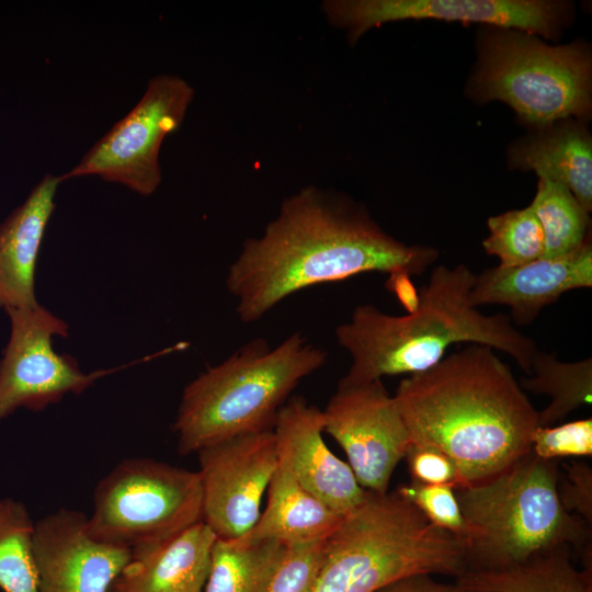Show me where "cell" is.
I'll use <instances>...</instances> for the list:
<instances>
[{
    "mask_svg": "<svg viewBox=\"0 0 592 592\" xmlns=\"http://www.w3.org/2000/svg\"><path fill=\"white\" fill-rule=\"evenodd\" d=\"M439 254L394 238L351 198L311 186L287 197L261 237L243 242L226 286L250 323L300 289L366 272L408 280Z\"/></svg>",
    "mask_w": 592,
    "mask_h": 592,
    "instance_id": "obj_1",
    "label": "cell"
},
{
    "mask_svg": "<svg viewBox=\"0 0 592 592\" xmlns=\"http://www.w3.org/2000/svg\"><path fill=\"white\" fill-rule=\"evenodd\" d=\"M395 399L410 444L444 453L456 489L505 471L531 452L538 411L493 349L469 344L402 379Z\"/></svg>",
    "mask_w": 592,
    "mask_h": 592,
    "instance_id": "obj_2",
    "label": "cell"
},
{
    "mask_svg": "<svg viewBox=\"0 0 592 592\" xmlns=\"http://www.w3.org/2000/svg\"><path fill=\"white\" fill-rule=\"evenodd\" d=\"M476 274L465 264H441L403 316L388 315L372 304L357 305L348 322L337 327L339 344L351 355L343 384H363L384 376L417 374L437 364L457 343L481 344L510 355L530 375L538 350L509 316L485 315L469 298Z\"/></svg>",
    "mask_w": 592,
    "mask_h": 592,
    "instance_id": "obj_3",
    "label": "cell"
},
{
    "mask_svg": "<svg viewBox=\"0 0 592 592\" xmlns=\"http://www.w3.org/2000/svg\"><path fill=\"white\" fill-rule=\"evenodd\" d=\"M559 474L557 460L531 451L491 480L455 489L467 570L508 568L563 545L592 556L591 526L562 506Z\"/></svg>",
    "mask_w": 592,
    "mask_h": 592,
    "instance_id": "obj_4",
    "label": "cell"
},
{
    "mask_svg": "<svg viewBox=\"0 0 592 592\" xmlns=\"http://www.w3.org/2000/svg\"><path fill=\"white\" fill-rule=\"evenodd\" d=\"M327 353L299 332L271 348L261 338L207 367L183 389L172 425L181 455L248 433L273 430L280 409Z\"/></svg>",
    "mask_w": 592,
    "mask_h": 592,
    "instance_id": "obj_5",
    "label": "cell"
},
{
    "mask_svg": "<svg viewBox=\"0 0 592 592\" xmlns=\"http://www.w3.org/2000/svg\"><path fill=\"white\" fill-rule=\"evenodd\" d=\"M462 540L433 525L398 491H367L327 539L312 592H376L413 574L459 577Z\"/></svg>",
    "mask_w": 592,
    "mask_h": 592,
    "instance_id": "obj_6",
    "label": "cell"
},
{
    "mask_svg": "<svg viewBox=\"0 0 592 592\" xmlns=\"http://www.w3.org/2000/svg\"><path fill=\"white\" fill-rule=\"evenodd\" d=\"M465 94L476 103L509 105L528 129L592 115V52L576 39L551 45L516 29L481 25Z\"/></svg>",
    "mask_w": 592,
    "mask_h": 592,
    "instance_id": "obj_7",
    "label": "cell"
},
{
    "mask_svg": "<svg viewBox=\"0 0 592 592\" xmlns=\"http://www.w3.org/2000/svg\"><path fill=\"white\" fill-rule=\"evenodd\" d=\"M202 516L198 471L137 457L118 463L99 481L87 528L95 539L133 553L167 540Z\"/></svg>",
    "mask_w": 592,
    "mask_h": 592,
    "instance_id": "obj_8",
    "label": "cell"
},
{
    "mask_svg": "<svg viewBox=\"0 0 592 592\" xmlns=\"http://www.w3.org/2000/svg\"><path fill=\"white\" fill-rule=\"evenodd\" d=\"M193 87L177 75L152 77L137 104L105 133L61 182L95 175L148 196L162 180L159 152L164 138L182 124Z\"/></svg>",
    "mask_w": 592,
    "mask_h": 592,
    "instance_id": "obj_9",
    "label": "cell"
},
{
    "mask_svg": "<svg viewBox=\"0 0 592 592\" xmlns=\"http://www.w3.org/2000/svg\"><path fill=\"white\" fill-rule=\"evenodd\" d=\"M5 311L11 333L0 361V421L21 407L43 411L122 368L84 373L73 357L57 353L53 339L67 337L68 325L39 304Z\"/></svg>",
    "mask_w": 592,
    "mask_h": 592,
    "instance_id": "obj_10",
    "label": "cell"
},
{
    "mask_svg": "<svg viewBox=\"0 0 592 592\" xmlns=\"http://www.w3.org/2000/svg\"><path fill=\"white\" fill-rule=\"evenodd\" d=\"M322 10L351 44L373 27L407 20L516 29L558 42L574 14L561 0H329Z\"/></svg>",
    "mask_w": 592,
    "mask_h": 592,
    "instance_id": "obj_11",
    "label": "cell"
},
{
    "mask_svg": "<svg viewBox=\"0 0 592 592\" xmlns=\"http://www.w3.org/2000/svg\"><path fill=\"white\" fill-rule=\"evenodd\" d=\"M322 417L323 432L343 448L358 483L367 491L388 492L410 439L396 399L382 379L352 385L339 382Z\"/></svg>",
    "mask_w": 592,
    "mask_h": 592,
    "instance_id": "obj_12",
    "label": "cell"
},
{
    "mask_svg": "<svg viewBox=\"0 0 592 592\" xmlns=\"http://www.w3.org/2000/svg\"><path fill=\"white\" fill-rule=\"evenodd\" d=\"M202 520L217 538L237 539L257 523L261 501L278 465L273 430L238 435L197 452Z\"/></svg>",
    "mask_w": 592,
    "mask_h": 592,
    "instance_id": "obj_13",
    "label": "cell"
},
{
    "mask_svg": "<svg viewBox=\"0 0 592 592\" xmlns=\"http://www.w3.org/2000/svg\"><path fill=\"white\" fill-rule=\"evenodd\" d=\"M33 551L37 592H110L132 558L92 537L87 516L65 508L35 523Z\"/></svg>",
    "mask_w": 592,
    "mask_h": 592,
    "instance_id": "obj_14",
    "label": "cell"
},
{
    "mask_svg": "<svg viewBox=\"0 0 592 592\" xmlns=\"http://www.w3.org/2000/svg\"><path fill=\"white\" fill-rule=\"evenodd\" d=\"M273 432L278 460L306 490L340 515L363 502L367 490L322 439V410L303 397H293L277 412Z\"/></svg>",
    "mask_w": 592,
    "mask_h": 592,
    "instance_id": "obj_15",
    "label": "cell"
},
{
    "mask_svg": "<svg viewBox=\"0 0 592 592\" xmlns=\"http://www.w3.org/2000/svg\"><path fill=\"white\" fill-rule=\"evenodd\" d=\"M592 286L591 236L574 251L558 258H540L517 266H493L476 274L470 301L504 305L511 320L531 323L539 311L563 293Z\"/></svg>",
    "mask_w": 592,
    "mask_h": 592,
    "instance_id": "obj_16",
    "label": "cell"
},
{
    "mask_svg": "<svg viewBox=\"0 0 592 592\" xmlns=\"http://www.w3.org/2000/svg\"><path fill=\"white\" fill-rule=\"evenodd\" d=\"M510 170L532 171L566 186L592 210V136L588 123L568 117L532 128L508 147Z\"/></svg>",
    "mask_w": 592,
    "mask_h": 592,
    "instance_id": "obj_17",
    "label": "cell"
},
{
    "mask_svg": "<svg viewBox=\"0 0 592 592\" xmlns=\"http://www.w3.org/2000/svg\"><path fill=\"white\" fill-rule=\"evenodd\" d=\"M59 175L47 173L0 225V307L29 308L35 297V269L49 219L55 210Z\"/></svg>",
    "mask_w": 592,
    "mask_h": 592,
    "instance_id": "obj_18",
    "label": "cell"
},
{
    "mask_svg": "<svg viewBox=\"0 0 592 592\" xmlns=\"http://www.w3.org/2000/svg\"><path fill=\"white\" fill-rule=\"evenodd\" d=\"M216 538L202 520L162 543L135 550L113 587L118 592H202Z\"/></svg>",
    "mask_w": 592,
    "mask_h": 592,
    "instance_id": "obj_19",
    "label": "cell"
},
{
    "mask_svg": "<svg viewBox=\"0 0 592 592\" xmlns=\"http://www.w3.org/2000/svg\"><path fill=\"white\" fill-rule=\"evenodd\" d=\"M344 515L306 490L289 468L278 465L267 487V502L246 540L274 539L285 545L329 538Z\"/></svg>",
    "mask_w": 592,
    "mask_h": 592,
    "instance_id": "obj_20",
    "label": "cell"
},
{
    "mask_svg": "<svg viewBox=\"0 0 592 592\" xmlns=\"http://www.w3.org/2000/svg\"><path fill=\"white\" fill-rule=\"evenodd\" d=\"M563 545L499 570L465 571L455 583L466 592H592V567L576 568Z\"/></svg>",
    "mask_w": 592,
    "mask_h": 592,
    "instance_id": "obj_21",
    "label": "cell"
},
{
    "mask_svg": "<svg viewBox=\"0 0 592 592\" xmlns=\"http://www.w3.org/2000/svg\"><path fill=\"white\" fill-rule=\"evenodd\" d=\"M285 550L274 539L216 538L202 592H266Z\"/></svg>",
    "mask_w": 592,
    "mask_h": 592,
    "instance_id": "obj_22",
    "label": "cell"
},
{
    "mask_svg": "<svg viewBox=\"0 0 592 592\" xmlns=\"http://www.w3.org/2000/svg\"><path fill=\"white\" fill-rule=\"evenodd\" d=\"M528 378L521 388L550 397L549 405L538 411V426H553L570 412L592 402V358L562 362L555 354L535 352Z\"/></svg>",
    "mask_w": 592,
    "mask_h": 592,
    "instance_id": "obj_23",
    "label": "cell"
},
{
    "mask_svg": "<svg viewBox=\"0 0 592 592\" xmlns=\"http://www.w3.org/2000/svg\"><path fill=\"white\" fill-rule=\"evenodd\" d=\"M544 232L543 258H558L578 249L591 236L590 213L563 185L538 179L530 204Z\"/></svg>",
    "mask_w": 592,
    "mask_h": 592,
    "instance_id": "obj_24",
    "label": "cell"
},
{
    "mask_svg": "<svg viewBox=\"0 0 592 592\" xmlns=\"http://www.w3.org/2000/svg\"><path fill=\"white\" fill-rule=\"evenodd\" d=\"M35 523L26 506L14 499L0 500V589L37 592L33 551Z\"/></svg>",
    "mask_w": 592,
    "mask_h": 592,
    "instance_id": "obj_25",
    "label": "cell"
},
{
    "mask_svg": "<svg viewBox=\"0 0 592 592\" xmlns=\"http://www.w3.org/2000/svg\"><path fill=\"white\" fill-rule=\"evenodd\" d=\"M487 226L482 247L500 260L499 265L517 266L544 257V232L530 205L489 217Z\"/></svg>",
    "mask_w": 592,
    "mask_h": 592,
    "instance_id": "obj_26",
    "label": "cell"
},
{
    "mask_svg": "<svg viewBox=\"0 0 592 592\" xmlns=\"http://www.w3.org/2000/svg\"><path fill=\"white\" fill-rule=\"evenodd\" d=\"M327 539L286 545L266 592H312L325 561Z\"/></svg>",
    "mask_w": 592,
    "mask_h": 592,
    "instance_id": "obj_27",
    "label": "cell"
},
{
    "mask_svg": "<svg viewBox=\"0 0 592 592\" xmlns=\"http://www.w3.org/2000/svg\"><path fill=\"white\" fill-rule=\"evenodd\" d=\"M433 525L462 539L464 517L453 485H424L411 481L397 489Z\"/></svg>",
    "mask_w": 592,
    "mask_h": 592,
    "instance_id": "obj_28",
    "label": "cell"
},
{
    "mask_svg": "<svg viewBox=\"0 0 592 592\" xmlns=\"http://www.w3.org/2000/svg\"><path fill=\"white\" fill-rule=\"evenodd\" d=\"M531 451L548 460L591 456L592 419L576 420L558 426H537L532 435Z\"/></svg>",
    "mask_w": 592,
    "mask_h": 592,
    "instance_id": "obj_29",
    "label": "cell"
},
{
    "mask_svg": "<svg viewBox=\"0 0 592 592\" xmlns=\"http://www.w3.org/2000/svg\"><path fill=\"white\" fill-rule=\"evenodd\" d=\"M562 506L592 525V469L585 462L563 465L557 483Z\"/></svg>",
    "mask_w": 592,
    "mask_h": 592,
    "instance_id": "obj_30",
    "label": "cell"
},
{
    "mask_svg": "<svg viewBox=\"0 0 592 592\" xmlns=\"http://www.w3.org/2000/svg\"><path fill=\"white\" fill-rule=\"evenodd\" d=\"M405 458L411 481L424 485H453L457 487V473L452 460L441 451L410 444Z\"/></svg>",
    "mask_w": 592,
    "mask_h": 592,
    "instance_id": "obj_31",
    "label": "cell"
},
{
    "mask_svg": "<svg viewBox=\"0 0 592 592\" xmlns=\"http://www.w3.org/2000/svg\"><path fill=\"white\" fill-rule=\"evenodd\" d=\"M376 592H466L456 583H443L431 574H413L379 589Z\"/></svg>",
    "mask_w": 592,
    "mask_h": 592,
    "instance_id": "obj_32",
    "label": "cell"
},
{
    "mask_svg": "<svg viewBox=\"0 0 592 592\" xmlns=\"http://www.w3.org/2000/svg\"><path fill=\"white\" fill-rule=\"evenodd\" d=\"M110 592H118L112 584Z\"/></svg>",
    "mask_w": 592,
    "mask_h": 592,
    "instance_id": "obj_33",
    "label": "cell"
}]
</instances>
